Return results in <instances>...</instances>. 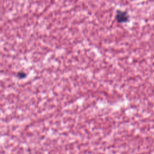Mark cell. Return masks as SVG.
<instances>
[{"label":"cell","instance_id":"cell-1","mask_svg":"<svg viewBox=\"0 0 154 154\" xmlns=\"http://www.w3.org/2000/svg\"><path fill=\"white\" fill-rule=\"evenodd\" d=\"M128 16L126 12L118 11L116 14V19L119 22H125L128 20Z\"/></svg>","mask_w":154,"mask_h":154},{"label":"cell","instance_id":"cell-2","mask_svg":"<svg viewBox=\"0 0 154 154\" xmlns=\"http://www.w3.org/2000/svg\"><path fill=\"white\" fill-rule=\"evenodd\" d=\"M17 76L18 78H20V79L24 78L26 76V73H25L23 72H19V73H17Z\"/></svg>","mask_w":154,"mask_h":154}]
</instances>
